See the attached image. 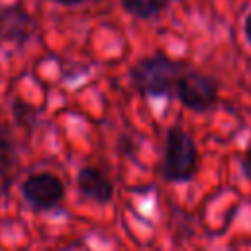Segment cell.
<instances>
[{
  "mask_svg": "<svg viewBox=\"0 0 251 251\" xmlns=\"http://www.w3.org/2000/svg\"><path fill=\"white\" fill-rule=\"evenodd\" d=\"M186 69L188 67L182 61H175L163 53H153L139 59L129 69V80L141 96L163 98L176 88V82Z\"/></svg>",
  "mask_w": 251,
  "mask_h": 251,
  "instance_id": "1",
  "label": "cell"
},
{
  "mask_svg": "<svg viewBox=\"0 0 251 251\" xmlns=\"http://www.w3.org/2000/svg\"><path fill=\"white\" fill-rule=\"evenodd\" d=\"M198 171V147L188 131L171 126L165 133L161 175L167 182H190Z\"/></svg>",
  "mask_w": 251,
  "mask_h": 251,
  "instance_id": "2",
  "label": "cell"
},
{
  "mask_svg": "<svg viewBox=\"0 0 251 251\" xmlns=\"http://www.w3.org/2000/svg\"><path fill=\"white\" fill-rule=\"evenodd\" d=\"M175 94L186 110L204 114V112H210L218 106L220 82L206 73L186 69L176 82Z\"/></svg>",
  "mask_w": 251,
  "mask_h": 251,
  "instance_id": "3",
  "label": "cell"
},
{
  "mask_svg": "<svg viewBox=\"0 0 251 251\" xmlns=\"http://www.w3.org/2000/svg\"><path fill=\"white\" fill-rule=\"evenodd\" d=\"M20 192L31 210L45 212V210H53L65 198L67 188L57 175L41 171L25 176L20 186Z\"/></svg>",
  "mask_w": 251,
  "mask_h": 251,
  "instance_id": "4",
  "label": "cell"
},
{
  "mask_svg": "<svg viewBox=\"0 0 251 251\" xmlns=\"http://www.w3.org/2000/svg\"><path fill=\"white\" fill-rule=\"evenodd\" d=\"M35 31H37L35 18L20 4H12L0 10V41L25 45L31 41Z\"/></svg>",
  "mask_w": 251,
  "mask_h": 251,
  "instance_id": "5",
  "label": "cell"
},
{
  "mask_svg": "<svg viewBox=\"0 0 251 251\" xmlns=\"http://www.w3.org/2000/svg\"><path fill=\"white\" fill-rule=\"evenodd\" d=\"M75 182H76L80 196L90 202L104 206L114 200V182L98 167L86 165V167L78 169Z\"/></svg>",
  "mask_w": 251,
  "mask_h": 251,
  "instance_id": "6",
  "label": "cell"
},
{
  "mask_svg": "<svg viewBox=\"0 0 251 251\" xmlns=\"http://www.w3.org/2000/svg\"><path fill=\"white\" fill-rule=\"evenodd\" d=\"M20 169V157L12 135L0 129V196H4L14 184Z\"/></svg>",
  "mask_w": 251,
  "mask_h": 251,
  "instance_id": "7",
  "label": "cell"
},
{
  "mask_svg": "<svg viewBox=\"0 0 251 251\" xmlns=\"http://www.w3.org/2000/svg\"><path fill=\"white\" fill-rule=\"evenodd\" d=\"M165 0H120V6L126 14L137 18V20H153L157 18L163 8Z\"/></svg>",
  "mask_w": 251,
  "mask_h": 251,
  "instance_id": "8",
  "label": "cell"
},
{
  "mask_svg": "<svg viewBox=\"0 0 251 251\" xmlns=\"http://www.w3.org/2000/svg\"><path fill=\"white\" fill-rule=\"evenodd\" d=\"M35 116H37V110L33 106H29L27 102H24V100H16L14 102V118H16L18 124L31 126L33 120H35Z\"/></svg>",
  "mask_w": 251,
  "mask_h": 251,
  "instance_id": "9",
  "label": "cell"
},
{
  "mask_svg": "<svg viewBox=\"0 0 251 251\" xmlns=\"http://www.w3.org/2000/svg\"><path fill=\"white\" fill-rule=\"evenodd\" d=\"M241 169H243L245 176L251 180V143L247 145V149H245V153L241 157Z\"/></svg>",
  "mask_w": 251,
  "mask_h": 251,
  "instance_id": "10",
  "label": "cell"
},
{
  "mask_svg": "<svg viewBox=\"0 0 251 251\" xmlns=\"http://www.w3.org/2000/svg\"><path fill=\"white\" fill-rule=\"evenodd\" d=\"M120 147L126 155H133V147H131V137H120Z\"/></svg>",
  "mask_w": 251,
  "mask_h": 251,
  "instance_id": "11",
  "label": "cell"
},
{
  "mask_svg": "<svg viewBox=\"0 0 251 251\" xmlns=\"http://www.w3.org/2000/svg\"><path fill=\"white\" fill-rule=\"evenodd\" d=\"M243 33H245V39H247V43L251 45V14L245 18V22H243Z\"/></svg>",
  "mask_w": 251,
  "mask_h": 251,
  "instance_id": "12",
  "label": "cell"
},
{
  "mask_svg": "<svg viewBox=\"0 0 251 251\" xmlns=\"http://www.w3.org/2000/svg\"><path fill=\"white\" fill-rule=\"evenodd\" d=\"M53 4H57V6H80V4H84L86 0H51Z\"/></svg>",
  "mask_w": 251,
  "mask_h": 251,
  "instance_id": "13",
  "label": "cell"
},
{
  "mask_svg": "<svg viewBox=\"0 0 251 251\" xmlns=\"http://www.w3.org/2000/svg\"><path fill=\"white\" fill-rule=\"evenodd\" d=\"M165 2H167V4H169V2H178V0H165Z\"/></svg>",
  "mask_w": 251,
  "mask_h": 251,
  "instance_id": "14",
  "label": "cell"
}]
</instances>
